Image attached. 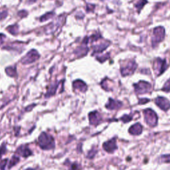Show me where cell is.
Wrapping results in <instances>:
<instances>
[{
  "label": "cell",
  "instance_id": "cell-10",
  "mask_svg": "<svg viewBox=\"0 0 170 170\" xmlns=\"http://www.w3.org/2000/svg\"><path fill=\"white\" fill-rule=\"evenodd\" d=\"M137 68V64L134 60H130L124 66L121 67V74L122 76H128L132 75Z\"/></svg>",
  "mask_w": 170,
  "mask_h": 170
},
{
  "label": "cell",
  "instance_id": "cell-34",
  "mask_svg": "<svg viewBox=\"0 0 170 170\" xmlns=\"http://www.w3.org/2000/svg\"><path fill=\"white\" fill-rule=\"evenodd\" d=\"M78 168H79V165H78L76 163H74V164H71V170H78Z\"/></svg>",
  "mask_w": 170,
  "mask_h": 170
},
{
  "label": "cell",
  "instance_id": "cell-14",
  "mask_svg": "<svg viewBox=\"0 0 170 170\" xmlns=\"http://www.w3.org/2000/svg\"><path fill=\"white\" fill-rule=\"evenodd\" d=\"M16 153L21 155L23 158H28L29 156L32 155V151L29 149V147L26 145L20 146L16 151Z\"/></svg>",
  "mask_w": 170,
  "mask_h": 170
},
{
  "label": "cell",
  "instance_id": "cell-28",
  "mask_svg": "<svg viewBox=\"0 0 170 170\" xmlns=\"http://www.w3.org/2000/svg\"><path fill=\"white\" fill-rule=\"evenodd\" d=\"M132 119V116H129V115H124L121 118L120 120L122 121H123V122L124 123H127L128 122L130 121H131Z\"/></svg>",
  "mask_w": 170,
  "mask_h": 170
},
{
  "label": "cell",
  "instance_id": "cell-32",
  "mask_svg": "<svg viewBox=\"0 0 170 170\" xmlns=\"http://www.w3.org/2000/svg\"><path fill=\"white\" fill-rule=\"evenodd\" d=\"M7 11L4 10V11H2L0 12V21L3 20L4 19L6 18V17H7Z\"/></svg>",
  "mask_w": 170,
  "mask_h": 170
},
{
  "label": "cell",
  "instance_id": "cell-24",
  "mask_svg": "<svg viewBox=\"0 0 170 170\" xmlns=\"http://www.w3.org/2000/svg\"><path fill=\"white\" fill-rule=\"evenodd\" d=\"M6 153V143H3L2 146H0V160L2 158L3 155Z\"/></svg>",
  "mask_w": 170,
  "mask_h": 170
},
{
  "label": "cell",
  "instance_id": "cell-15",
  "mask_svg": "<svg viewBox=\"0 0 170 170\" xmlns=\"http://www.w3.org/2000/svg\"><path fill=\"white\" fill-rule=\"evenodd\" d=\"M122 106V102L112 98H109L108 102L106 104V107L109 110H116L121 108Z\"/></svg>",
  "mask_w": 170,
  "mask_h": 170
},
{
  "label": "cell",
  "instance_id": "cell-27",
  "mask_svg": "<svg viewBox=\"0 0 170 170\" xmlns=\"http://www.w3.org/2000/svg\"><path fill=\"white\" fill-rule=\"evenodd\" d=\"M97 153V150L95 149L94 147H93V149L89 152L88 155H87V158L89 159H92L93 158H94V156Z\"/></svg>",
  "mask_w": 170,
  "mask_h": 170
},
{
  "label": "cell",
  "instance_id": "cell-13",
  "mask_svg": "<svg viewBox=\"0 0 170 170\" xmlns=\"http://www.w3.org/2000/svg\"><path fill=\"white\" fill-rule=\"evenodd\" d=\"M89 118L91 125L97 126L102 122V116L97 111L90 112L89 115Z\"/></svg>",
  "mask_w": 170,
  "mask_h": 170
},
{
  "label": "cell",
  "instance_id": "cell-4",
  "mask_svg": "<svg viewBox=\"0 0 170 170\" xmlns=\"http://www.w3.org/2000/svg\"><path fill=\"white\" fill-rule=\"evenodd\" d=\"M165 37V29L162 26H159L154 29L153 37L151 39V43L153 47H155L157 45L162 42Z\"/></svg>",
  "mask_w": 170,
  "mask_h": 170
},
{
  "label": "cell",
  "instance_id": "cell-23",
  "mask_svg": "<svg viewBox=\"0 0 170 170\" xmlns=\"http://www.w3.org/2000/svg\"><path fill=\"white\" fill-rule=\"evenodd\" d=\"M19 157H17L16 155H14L11 158V160L10 163H9V165H8V168L9 169H11V168H13L14 166V165H15L16 164H17L19 163Z\"/></svg>",
  "mask_w": 170,
  "mask_h": 170
},
{
  "label": "cell",
  "instance_id": "cell-29",
  "mask_svg": "<svg viewBox=\"0 0 170 170\" xmlns=\"http://www.w3.org/2000/svg\"><path fill=\"white\" fill-rule=\"evenodd\" d=\"M162 90L164 91H165V92H169L170 91V78L166 82H165Z\"/></svg>",
  "mask_w": 170,
  "mask_h": 170
},
{
  "label": "cell",
  "instance_id": "cell-30",
  "mask_svg": "<svg viewBox=\"0 0 170 170\" xmlns=\"http://www.w3.org/2000/svg\"><path fill=\"white\" fill-rule=\"evenodd\" d=\"M7 161V159H5L0 162V170H5Z\"/></svg>",
  "mask_w": 170,
  "mask_h": 170
},
{
  "label": "cell",
  "instance_id": "cell-37",
  "mask_svg": "<svg viewBox=\"0 0 170 170\" xmlns=\"http://www.w3.org/2000/svg\"><path fill=\"white\" fill-rule=\"evenodd\" d=\"M37 0H29L28 1V3L29 4H32V3H34L35 2H36Z\"/></svg>",
  "mask_w": 170,
  "mask_h": 170
},
{
  "label": "cell",
  "instance_id": "cell-38",
  "mask_svg": "<svg viewBox=\"0 0 170 170\" xmlns=\"http://www.w3.org/2000/svg\"><path fill=\"white\" fill-rule=\"evenodd\" d=\"M25 170H34V169H32V168H28V169H25Z\"/></svg>",
  "mask_w": 170,
  "mask_h": 170
},
{
  "label": "cell",
  "instance_id": "cell-2",
  "mask_svg": "<svg viewBox=\"0 0 170 170\" xmlns=\"http://www.w3.org/2000/svg\"><path fill=\"white\" fill-rule=\"evenodd\" d=\"M65 21V16L60 15L57 19L53 22L50 23L45 27V33L46 34L50 35L55 33L56 30L61 26Z\"/></svg>",
  "mask_w": 170,
  "mask_h": 170
},
{
  "label": "cell",
  "instance_id": "cell-19",
  "mask_svg": "<svg viewBox=\"0 0 170 170\" xmlns=\"http://www.w3.org/2000/svg\"><path fill=\"white\" fill-rule=\"evenodd\" d=\"M6 73L9 77H15L17 76V70L15 67H8L6 68Z\"/></svg>",
  "mask_w": 170,
  "mask_h": 170
},
{
  "label": "cell",
  "instance_id": "cell-12",
  "mask_svg": "<svg viewBox=\"0 0 170 170\" xmlns=\"http://www.w3.org/2000/svg\"><path fill=\"white\" fill-rule=\"evenodd\" d=\"M103 148L104 150L109 153H112L113 151H114L118 148L116 139L114 138L108 142H104L103 143Z\"/></svg>",
  "mask_w": 170,
  "mask_h": 170
},
{
  "label": "cell",
  "instance_id": "cell-1",
  "mask_svg": "<svg viewBox=\"0 0 170 170\" xmlns=\"http://www.w3.org/2000/svg\"><path fill=\"white\" fill-rule=\"evenodd\" d=\"M38 145L42 150H50L53 149L55 146V139L51 135L46 132H42L38 138Z\"/></svg>",
  "mask_w": 170,
  "mask_h": 170
},
{
  "label": "cell",
  "instance_id": "cell-25",
  "mask_svg": "<svg viewBox=\"0 0 170 170\" xmlns=\"http://www.w3.org/2000/svg\"><path fill=\"white\" fill-rule=\"evenodd\" d=\"M109 56H110V54H109V53H107L106 54H105L104 55H102L101 56H97V59L98 60H99L101 63H103L109 58Z\"/></svg>",
  "mask_w": 170,
  "mask_h": 170
},
{
  "label": "cell",
  "instance_id": "cell-7",
  "mask_svg": "<svg viewBox=\"0 0 170 170\" xmlns=\"http://www.w3.org/2000/svg\"><path fill=\"white\" fill-rule=\"evenodd\" d=\"M168 64L165 59L157 58L154 62V69L157 75L160 76L168 68Z\"/></svg>",
  "mask_w": 170,
  "mask_h": 170
},
{
  "label": "cell",
  "instance_id": "cell-18",
  "mask_svg": "<svg viewBox=\"0 0 170 170\" xmlns=\"http://www.w3.org/2000/svg\"><path fill=\"white\" fill-rule=\"evenodd\" d=\"M59 84L55 83V84H53L52 85H51L47 90V92L45 94V97L49 98L50 97H52V96L55 95L56 93V90H57V88L59 86Z\"/></svg>",
  "mask_w": 170,
  "mask_h": 170
},
{
  "label": "cell",
  "instance_id": "cell-6",
  "mask_svg": "<svg viewBox=\"0 0 170 170\" xmlns=\"http://www.w3.org/2000/svg\"><path fill=\"white\" fill-rule=\"evenodd\" d=\"M98 43H96L94 45H92L93 53H101L104 50L107 49V47L110 45V42L105 40L102 37L100 38L98 40Z\"/></svg>",
  "mask_w": 170,
  "mask_h": 170
},
{
  "label": "cell",
  "instance_id": "cell-5",
  "mask_svg": "<svg viewBox=\"0 0 170 170\" xmlns=\"http://www.w3.org/2000/svg\"><path fill=\"white\" fill-rule=\"evenodd\" d=\"M89 42V37H86L83 41H82L81 45L78 47L75 51H74V53L77 56V58H81L82 56H85L88 53L89 49L88 47V43Z\"/></svg>",
  "mask_w": 170,
  "mask_h": 170
},
{
  "label": "cell",
  "instance_id": "cell-35",
  "mask_svg": "<svg viewBox=\"0 0 170 170\" xmlns=\"http://www.w3.org/2000/svg\"><path fill=\"white\" fill-rule=\"evenodd\" d=\"M5 39H6V36L4 35L3 34L0 33V45H2V43L4 42Z\"/></svg>",
  "mask_w": 170,
  "mask_h": 170
},
{
  "label": "cell",
  "instance_id": "cell-33",
  "mask_svg": "<svg viewBox=\"0 0 170 170\" xmlns=\"http://www.w3.org/2000/svg\"><path fill=\"white\" fill-rule=\"evenodd\" d=\"M94 7H95L94 5H92V4H89V5H87L86 11H87V12H89V11H93Z\"/></svg>",
  "mask_w": 170,
  "mask_h": 170
},
{
  "label": "cell",
  "instance_id": "cell-31",
  "mask_svg": "<svg viewBox=\"0 0 170 170\" xmlns=\"http://www.w3.org/2000/svg\"><path fill=\"white\" fill-rule=\"evenodd\" d=\"M17 15H18V16H19L20 17H21V18H23V17H27V15H28V12L25 10H21L18 12Z\"/></svg>",
  "mask_w": 170,
  "mask_h": 170
},
{
  "label": "cell",
  "instance_id": "cell-3",
  "mask_svg": "<svg viewBox=\"0 0 170 170\" xmlns=\"http://www.w3.org/2000/svg\"><path fill=\"white\" fill-rule=\"evenodd\" d=\"M143 116L146 122L151 127H154L158 124V116L151 109L147 108L143 110Z\"/></svg>",
  "mask_w": 170,
  "mask_h": 170
},
{
  "label": "cell",
  "instance_id": "cell-36",
  "mask_svg": "<svg viewBox=\"0 0 170 170\" xmlns=\"http://www.w3.org/2000/svg\"><path fill=\"white\" fill-rule=\"evenodd\" d=\"M150 101V100H147V99H142V100H140V101H139V104H146V102H149Z\"/></svg>",
  "mask_w": 170,
  "mask_h": 170
},
{
  "label": "cell",
  "instance_id": "cell-16",
  "mask_svg": "<svg viewBox=\"0 0 170 170\" xmlns=\"http://www.w3.org/2000/svg\"><path fill=\"white\" fill-rule=\"evenodd\" d=\"M73 86L74 89H76L82 93H85L87 90V86L85 82L81 80H76L73 82Z\"/></svg>",
  "mask_w": 170,
  "mask_h": 170
},
{
  "label": "cell",
  "instance_id": "cell-8",
  "mask_svg": "<svg viewBox=\"0 0 170 170\" xmlns=\"http://www.w3.org/2000/svg\"><path fill=\"white\" fill-rule=\"evenodd\" d=\"M39 54L35 49L29 51L25 56L21 59V63L23 64H29L35 62L39 58Z\"/></svg>",
  "mask_w": 170,
  "mask_h": 170
},
{
  "label": "cell",
  "instance_id": "cell-22",
  "mask_svg": "<svg viewBox=\"0 0 170 170\" xmlns=\"http://www.w3.org/2000/svg\"><path fill=\"white\" fill-rule=\"evenodd\" d=\"M147 3V0H139L136 4H135V7L136 8V10L138 13L140 12V11L142 10V8L144 7V6Z\"/></svg>",
  "mask_w": 170,
  "mask_h": 170
},
{
  "label": "cell",
  "instance_id": "cell-17",
  "mask_svg": "<svg viewBox=\"0 0 170 170\" xmlns=\"http://www.w3.org/2000/svg\"><path fill=\"white\" fill-rule=\"evenodd\" d=\"M142 126L139 123H136L132 126L129 129V132L132 135H136V136H138V135L141 134L142 132Z\"/></svg>",
  "mask_w": 170,
  "mask_h": 170
},
{
  "label": "cell",
  "instance_id": "cell-21",
  "mask_svg": "<svg viewBox=\"0 0 170 170\" xmlns=\"http://www.w3.org/2000/svg\"><path fill=\"white\" fill-rule=\"evenodd\" d=\"M54 15H55V13L53 11L47 13V14H45V15H43L41 17V18H40L41 22H45V21L49 20L51 18H53Z\"/></svg>",
  "mask_w": 170,
  "mask_h": 170
},
{
  "label": "cell",
  "instance_id": "cell-9",
  "mask_svg": "<svg viewBox=\"0 0 170 170\" xmlns=\"http://www.w3.org/2000/svg\"><path fill=\"white\" fill-rule=\"evenodd\" d=\"M135 92L137 94H145L149 93L151 90V85L146 81H139L138 83L134 85Z\"/></svg>",
  "mask_w": 170,
  "mask_h": 170
},
{
  "label": "cell",
  "instance_id": "cell-11",
  "mask_svg": "<svg viewBox=\"0 0 170 170\" xmlns=\"http://www.w3.org/2000/svg\"><path fill=\"white\" fill-rule=\"evenodd\" d=\"M155 102L157 106L164 111H167L170 108V102L169 101V100L165 97H159L156 98Z\"/></svg>",
  "mask_w": 170,
  "mask_h": 170
},
{
  "label": "cell",
  "instance_id": "cell-26",
  "mask_svg": "<svg viewBox=\"0 0 170 170\" xmlns=\"http://www.w3.org/2000/svg\"><path fill=\"white\" fill-rule=\"evenodd\" d=\"M160 161L164 163H170V154L162 155L160 158Z\"/></svg>",
  "mask_w": 170,
  "mask_h": 170
},
{
  "label": "cell",
  "instance_id": "cell-20",
  "mask_svg": "<svg viewBox=\"0 0 170 170\" xmlns=\"http://www.w3.org/2000/svg\"><path fill=\"white\" fill-rule=\"evenodd\" d=\"M7 31L11 35H16L19 31V25L17 24H14V25L9 26V27L7 28Z\"/></svg>",
  "mask_w": 170,
  "mask_h": 170
}]
</instances>
